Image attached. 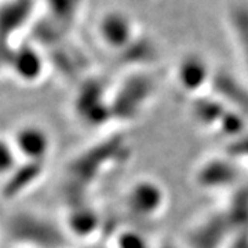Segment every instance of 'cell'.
I'll list each match as a JSON object with an SVG mask.
<instances>
[{
	"label": "cell",
	"mask_w": 248,
	"mask_h": 248,
	"mask_svg": "<svg viewBox=\"0 0 248 248\" xmlns=\"http://www.w3.org/2000/svg\"><path fill=\"white\" fill-rule=\"evenodd\" d=\"M166 203V193L163 187L151 179L135 182L127 193V205L131 213L138 217H156Z\"/></svg>",
	"instance_id": "3957f363"
},
{
	"label": "cell",
	"mask_w": 248,
	"mask_h": 248,
	"mask_svg": "<svg viewBox=\"0 0 248 248\" xmlns=\"http://www.w3.org/2000/svg\"><path fill=\"white\" fill-rule=\"evenodd\" d=\"M10 138L24 161L45 164L53 148L51 135L40 124H21Z\"/></svg>",
	"instance_id": "7a4b0ae2"
},
{
	"label": "cell",
	"mask_w": 248,
	"mask_h": 248,
	"mask_svg": "<svg viewBox=\"0 0 248 248\" xmlns=\"http://www.w3.org/2000/svg\"><path fill=\"white\" fill-rule=\"evenodd\" d=\"M116 248H149L148 241L135 232H123L116 240Z\"/></svg>",
	"instance_id": "ba28073f"
},
{
	"label": "cell",
	"mask_w": 248,
	"mask_h": 248,
	"mask_svg": "<svg viewBox=\"0 0 248 248\" xmlns=\"http://www.w3.org/2000/svg\"><path fill=\"white\" fill-rule=\"evenodd\" d=\"M43 163H33V161H22L17 170H14L9 177L3 178L4 187L3 195L7 199H16L17 196L22 195L25 189L32 186L40 178L43 172Z\"/></svg>",
	"instance_id": "52a82bcc"
},
{
	"label": "cell",
	"mask_w": 248,
	"mask_h": 248,
	"mask_svg": "<svg viewBox=\"0 0 248 248\" xmlns=\"http://www.w3.org/2000/svg\"><path fill=\"white\" fill-rule=\"evenodd\" d=\"M98 36L107 47L119 50L134 37L133 21L123 14L108 13L98 24Z\"/></svg>",
	"instance_id": "277c9868"
},
{
	"label": "cell",
	"mask_w": 248,
	"mask_h": 248,
	"mask_svg": "<svg viewBox=\"0 0 248 248\" xmlns=\"http://www.w3.org/2000/svg\"><path fill=\"white\" fill-rule=\"evenodd\" d=\"M177 80L178 84L185 91L195 94L203 89L210 80L208 66L205 61L199 57H186L178 65Z\"/></svg>",
	"instance_id": "8992f818"
},
{
	"label": "cell",
	"mask_w": 248,
	"mask_h": 248,
	"mask_svg": "<svg viewBox=\"0 0 248 248\" xmlns=\"http://www.w3.org/2000/svg\"><path fill=\"white\" fill-rule=\"evenodd\" d=\"M9 234L21 247L28 248H65L69 239L66 229H61L42 214L28 211L11 214Z\"/></svg>",
	"instance_id": "6da1fadb"
},
{
	"label": "cell",
	"mask_w": 248,
	"mask_h": 248,
	"mask_svg": "<svg viewBox=\"0 0 248 248\" xmlns=\"http://www.w3.org/2000/svg\"><path fill=\"white\" fill-rule=\"evenodd\" d=\"M10 71L22 83L33 84L42 78L45 71V62L36 50L29 47H22L14 51L13 61L9 63Z\"/></svg>",
	"instance_id": "5b68a950"
}]
</instances>
